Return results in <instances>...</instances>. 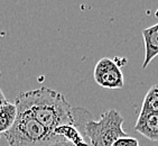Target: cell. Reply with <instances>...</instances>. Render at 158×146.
<instances>
[{"label": "cell", "instance_id": "cell-14", "mask_svg": "<svg viewBox=\"0 0 158 146\" xmlns=\"http://www.w3.org/2000/svg\"><path fill=\"white\" fill-rule=\"evenodd\" d=\"M0 74H1V72H0Z\"/></svg>", "mask_w": 158, "mask_h": 146}, {"label": "cell", "instance_id": "cell-9", "mask_svg": "<svg viewBox=\"0 0 158 146\" xmlns=\"http://www.w3.org/2000/svg\"><path fill=\"white\" fill-rule=\"evenodd\" d=\"M140 113L158 114V84L152 85L143 98Z\"/></svg>", "mask_w": 158, "mask_h": 146}, {"label": "cell", "instance_id": "cell-2", "mask_svg": "<svg viewBox=\"0 0 158 146\" xmlns=\"http://www.w3.org/2000/svg\"><path fill=\"white\" fill-rule=\"evenodd\" d=\"M9 146H49L60 137L24 110L17 109L12 127L5 134Z\"/></svg>", "mask_w": 158, "mask_h": 146}, {"label": "cell", "instance_id": "cell-1", "mask_svg": "<svg viewBox=\"0 0 158 146\" xmlns=\"http://www.w3.org/2000/svg\"><path fill=\"white\" fill-rule=\"evenodd\" d=\"M15 106L36 119L49 131L63 125H72L85 137V125L92 120V114L82 107H72L61 92L47 87L20 92Z\"/></svg>", "mask_w": 158, "mask_h": 146}, {"label": "cell", "instance_id": "cell-7", "mask_svg": "<svg viewBox=\"0 0 158 146\" xmlns=\"http://www.w3.org/2000/svg\"><path fill=\"white\" fill-rule=\"evenodd\" d=\"M53 133L55 136L63 138L69 143L73 144L74 146H90L89 143H86L85 137L80 133L79 129L72 125H63L56 127L53 131Z\"/></svg>", "mask_w": 158, "mask_h": 146}, {"label": "cell", "instance_id": "cell-10", "mask_svg": "<svg viewBox=\"0 0 158 146\" xmlns=\"http://www.w3.org/2000/svg\"><path fill=\"white\" fill-rule=\"evenodd\" d=\"M111 146H139V142L138 140L134 138V137H121L117 140Z\"/></svg>", "mask_w": 158, "mask_h": 146}, {"label": "cell", "instance_id": "cell-12", "mask_svg": "<svg viewBox=\"0 0 158 146\" xmlns=\"http://www.w3.org/2000/svg\"><path fill=\"white\" fill-rule=\"evenodd\" d=\"M7 101H8V100H7L6 97H5V94H3L2 90L0 89V107L3 106V105H5L7 102Z\"/></svg>", "mask_w": 158, "mask_h": 146}, {"label": "cell", "instance_id": "cell-5", "mask_svg": "<svg viewBox=\"0 0 158 146\" xmlns=\"http://www.w3.org/2000/svg\"><path fill=\"white\" fill-rule=\"evenodd\" d=\"M135 131L152 142H158V114L140 113Z\"/></svg>", "mask_w": 158, "mask_h": 146}, {"label": "cell", "instance_id": "cell-3", "mask_svg": "<svg viewBox=\"0 0 158 146\" xmlns=\"http://www.w3.org/2000/svg\"><path fill=\"white\" fill-rule=\"evenodd\" d=\"M122 125L123 117L112 108L104 111L99 120H90L85 125V138H89L90 146H111L117 140L127 136Z\"/></svg>", "mask_w": 158, "mask_h": 146}, {"label": "cell", "instance_id": "cell-13", "mask_svg": "<svg viewBox=\"0 0 158 146\" xmlns=\"http://www.w3.org/2000/svg\"><path fill=\"white\" fill-rule=\"evenodd\" d=\"M155 15H156V17H157V18H158V9H157V11H156V14H155Z\"/></svg>", "mask_w": 158, "mask_h": 146}, {"label": "cell", "instance_id": "cell-4", "mask_svg": "<svg viewBox=\"0 0 158 146\" xmlns=\"http://www.w3.org/2000/svg\"><path fill=\"white\" fill-rule=\"evenodd\" d=\"M94 81L102 88L116 90V89L123 88L125 80L123 74L121 72V69L109 58H103L99 60L94 67Z\"/></svg>", "mask_w": 158, "mask_h": 146}, {"label": "cell", "instance_id": "cell-8", "mask_svg": "<svg viewBox=\"0 0 158 146\" xmlns=\"http://www.w3.org/2000/svg\"><path fill=\"white\" fill-rule=\"evenodd\" d=\"M17 117V108L15 104L7 101L0 107V134H6L12 127Z\"/></svg>", "mask_w": 158, "mask_h": 146}, {"label": "cell", "instance_id": "cell-11", "mask_svg": "<svg viewBox=\"0 0 158 146\" xmlns=\"http://www.w3.org/2000/svg\"><path fill=\"white\" fill-rule=\"evenodd\" d=\"M49 146H74V145L69 143V142H66V140H63V138H60V140H55L54 143H52Z\"/></svg>", "mask_w": 158, "mask_h": 146}, {"label": "cell", "instance_id": "cell-6", "mask_svg": "<svg viewBox=\"0 0 158 146\" xmlns=\"http://www.w3.org/2000/svg\"><path fill=\"white\" fill-rule=\"evenodd\" d=\"M143 43H145V58L143 69H146L150 62L158 56V23L143 31Z\"/></svg>", "mask_w": 158, "mask_h": 146}]
</instances>
